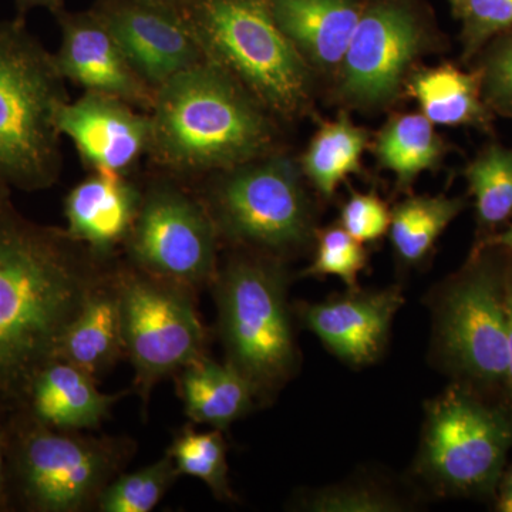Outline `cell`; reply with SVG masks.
Instances as JSON below:
<instances>
[{
  "instance_id": "obj_18",
  "label": "cell",
  "mask_w": 512,
  "mask_h": 512,
  "mask_svg": "<svg viewBox=\"0 0 512 512\" xmlns=\"http://www.w3.org/2000/svg\"><path fill=\"white\" fill-rule=\"evenodd\" d=\"M143 190L127 175L92 171L64 198L66 232L104 258L124 245L140 210Z\"/></svg>"
},
{
  "instance_id": "obj_29",
  "label": "cell",
  "mask_w": 512,
  "mask_h": 512,
  "mask_svg": "<svg viewBox=\"0 0 512 512\" xmlns=\"http://www.w3.org/2000/svg\"><path fill=\"white\" fill-rule=\"evenodd\" d=\"M367 254L363 244L342 227H328L319 232L318 251L303 276L323 278L338 276L349 288L355 289L357 276L365 269Z\"/></svg>"
},
{
  "instance_id": "obj_17",
  "label": "cell",
  "mask_w": 512,
  "mask_h": 512,
  "mask_svg": "<svg viewBox=\"0 0 512 512\" xmlns=\"http://www.w3.org/2000/svg\"><path fill=\"white\" fill-rule=\"evenodd\" d=\"M399 288L356 292L305 306L302 318L323 345L350 365L375 362L386 345L394 315L403 305Z\"/></svg>"
},
{
  "instance_id": "obj_4",
  "label": "cell",
  "mask_w": 512,
  "mask_h": 512,
  "mask_svg": "<svg viewBox=\"0 0 512 512\" xmlns=\"http://www.w3.org/2000/svg\"><path fill=\"white\" fill-rule=\"evenodd\" d=\"M183 13L204 56L269 113L296 119L308 111L311 66L279 28L269 0H190Z\"/></svg>"
},
{
  "instance_id": "obj_1",
  "label": "cell",
  "mask_w": 512,
  "mask_h": 512,
  "mask_svg": "<svg viewBox=\"0 0 512 512\" xmlns=\"http://www.w3.org/2000/svg\"><path fill=\"white\" fill-rule=\"evenodd\" d=\"M67 234L0 204V397L55 355L93 289L113 268Z\"/></svg>"
},
{
  "instance_id": "obj_19",
  "label": "cell",
  "mask_w": 512,
  "mask_h": 512,
  "mask_svg": "<svg viewBox=\"0 0 512 512\" xmlns=\"http://www.w3.org/2000/svg\"><path fill=\"white\" fill-rule=\"evenodd\" d=\"M279 28L309 66L339 69L363 8L356 0H269Z\"/></svg>"
},
{
  "instance_id": "obj_5",
  "label": "cell",
  "mask_w": 512,
  "mask_h": 512,
  "mask_svg": "<svg viewBox=\"0 0 512 512\" xmlns=\"http://www.w3.org/2000/svg\"><path fill=\"white\" fill-rule=\"evenodd\" d=\"M8 434L12 504L30 512L96 510L136 451L126 437L50 429L9 404Z\"/></svg>"
},
{
  "instance_id": "obj_38",
  "label": "cell",
  "mask_w": 512,
  "mask_h": 512,
  "mask_svg": "<svg viewBox=\"0 0 512 512\" xmlns=\"http://www.w3.org/2000/svg\"><path fill=\"white\" fill-rule=\"evenodd\" d=\"M150 2L163 3V5L174 6V8L183 10L190 0H150Z\"/></svg>"
},
{
  "instance_id": "obj_39",
  "label": "cell",
  "mask_w": 512,
  "mask_h": 512,
  "mask_svg": "<svg viewBox=\"0 0 512 512\" xmlns=\"http://www.w3.org/2000/svg\"><path fill=\"white\" fill-rule=\"evenodd\" d=\"M501 493H507L512 495V468L508 471L503 481V487H501Z\"/></svg>"
},
{
  "instance_id": "obj_16",
  "label": "cell",
  "mask_w": 512,
  "mask_h": 512,
  "mask_svg": "<svg viewBox=\"0 0 512 512\" xmlns=\"http://www.w3.org/2000/svg\"><path fill=\"white\" fill-rule=\"evenodd\" d=\"M127 393L100 392L92 377L52 357L37 366L5 402L50 429L84 431L99 429Z\"/></svg>"
},
{
  "instance_id": "obj_27",
  "label": "cell",
  "mask_w": 512,
  "mask_h": 512,
  "mask_svg": "<svg viewBox=\"0 0 512 512\" xmlns=\"http://www.w3.org/2000/svg\"><path fill=\"white\" fill-rule=\"evenodd\" d=\"M180 476L198 478L220 500L232 498L228 484L227 446L220 429L197 431L185 427L168 448Z\"/></svg>"
},
{
  "instance_id": "obj_26",
  "label": "cell",
  "mask_w": 512,
  "mask_h": 512,
  "mask_svg": "<svg viewBox=\"0 0 512 512\" xmlns=\"http://www.w3.org/2000/svg\"><path fill=\"white\" fill-rule=\"evenodd\" d=\"M466 180L481 227L495 228L512 217V148L491 144L467 165Z\"/></svg>"
},
{
  "instance_id": "obj_9",
  "label": "cell",
  "mask_w": 512,
  "mask_h": 512,
  "mask_svg": "<svg viewBox=\"0 0 512 512\" xmlns=\"http://www.w3.org/2000/svg\"><path fill=\"white\" fill-rule=\"evenodd\" d=\"M512 447V421L454 387L427 412L419 470L454 494H481L500 481Z\"/></svg>"
},
{
  "instance_id": "obj_22",
  "label": "cell",
  "mask_w": 512,
  "mask_h": 512,
  "mask_svg": "<svg viewBox=\"0 0 512 512\" xmlns=\"http://www.w3.org/2000/svg\"><path fill=\"white\" fill-rule=\"evenodd\" d=\"M409 89L421 114L434 126L487 127L490 123L491 110L478 72H463L453 64L424 67L409 77Z\"/></svg>"
},
{
  "instance_id": "obj_36",
  "label": "cell",
  "mask_w": 512,
  "mask_h": 512,
  "mask_svg": "<svg viewBox=\"0 0 512 512\" xmlns=\"http://www.w3.org/2000/svg\"><path fill=\"white\" fill-rule=\"evenodd\" d=\"M18 5L20 12L33 8H46L50 12L56 13L57 10L63 9L64 0H13Z\"/></svg>"
},
{
  "instance_id": "obj_7",
  "label": "cell",
  "mask_w": 512,
  "mask_h": 512,
  "mask_svg": "<svg viewBox=\"0 0 512 512\" xmlns=\"http://www.w3.org/2000/svg\"><path fill=\"white\" fill-rule=\"evenodd\" d=\"M215 174L202 202L220 237L275 258L311 241V204L292 158L266 154Z\"/></svg>"
},
{
  "instance_id": "obj_8",
  "label": "cell",
  "mask_w": 512,
  "mask_h": 512,
  "mask_svg": "<svg viewBox=\"0 0 512 512\" xmlns=\"http://www.w3.org/2000/svg\"><path fill=\"white\" fill-rule=\"evenodd\" d=\"M124 352L134 367V387L143 406L165 377L205 355L207 333L194 291L147 274L131 264L116 265Z\"/></svg>"
},
{
  "instance_id": "obj_10",
  "label": "cell",
  "mask_w": 512,
  "mask_h": 512,
  "mask_svg": "<svg viewBox=\"0 0 512 512\" xmlns=\"http://www.w3.org/2000/svg\"><path fill=\"white\" fill-rule=\"evenodd\" d=\"M218 238L200 198L171 180H157L143 190L124 248L128 264L195 292L214 284Z\"/></svg>"
},
{
  "instance_id": "obj_20",
  "label": "cell",
  "mask_w": 512,
  "mask_h": 512,
  "mask_svg": "<svg viewBox=\"0 0 512 512\" xmlns=\"http://www.w3.org/2000/svg\"><path fill=\"white\" fill-rule=\"evenodd\" d=\"M116 265L90 293L53 355L76 366L97 383L126 355Z\"/></svg>"
},
{
  "instance_id": "obj_33",
  "label": "cell",
  "mask_w": 512,
  "mask_h": 512,
  "mask_svg": "<svg viewBox=\"0 0 512 512\" xmlns=\"http://www.w3.org/2000/svg\"><path fill=\"white\" fill-rule=\"evenodd\" d=\"M308 510L319 512H386L397 511L399 503L389 495L369 488H338L315 495Z\"/></svg>"
},
{
  "instance_id": "obj_31",
  "label": "cell",
  "mask_w": 512,
  "mask_h": 512,
  "mask_svg": "<svg viewBox=\"0 0 512 512\" xmlns=\"http://www.w3.org/2000/svg\"><path fill=\"white\" fill-rule=\"evenodd\" d=\"M478 73L488 109L512 119V28L488 47Z\"/></svg>"
},
{
  "instance_id": "obj_37",
  "label": "cell",
  "mask_w": 512,
  "mask_h": 512,
  "mask_svg": "<svg viewBox=\"0 0 512 512\" xmlns=\"http://www.w3.org/2000/svg\"><path fill=\"white\" fill-rule=\"evenodd\" d=\"M488 244L498 245V247L508 248L512 251V224L510 228L505 229L503 234L497 235Z\"/></svg>"
},
{
  "instance_id": "obj_6",
  "label": "cell",
  "mask_w": 512,
  "mask_h": 512,
  "mask_svg": "<svg viewBox=\"0 0 512 512\" xmlns=\"http://www.w3.org/2000/svg\"><path fill=\"white\" fill-rule=\"evenodd\" d=\"M214 284L227 362L247 377L258 397L275 392L296 365L281 262L244 252L218 269Z\"/></svg>"
},
{
  "instance_id": "obj_23",
  "label": "cell",
  "mask_w": 512,
  "mask_h": 512,
  "mask_svg": "<svg viewBox=\"0 0 512 512\" xmlns=\"http://www.w3.org/2000/svg\"><path fill=\"white\" fill-rule=\"evenodd\" d=\"M377 163L396 177L397 188L412 187L420 174L437 170L446 156V143L421 113L396 114L375 140Z\"/></svg>"
},
{
  "instance_id": "obj_21",
  "label": "cell",
  "mask_w": 512,
  "mask_h": 512,
  "mask_svg": "<svg viewBox=\"0 0 512 512\" xmlns=\"http://www.w3.org/2000/svg\"><path fill=\"white\" fill-rule=\"evenodd\" d=\"M184 412L195 424L227 429L247 414L256 394L251 382L231 363L197 357L175 373Z\"/></svg>"
},
{
  "instance_id": "obj_13",
  "label": "cell",
  "mask_w": 512,
  "mask_h": 512,
  "mask_svg": "<svg viewBox=\"0 0 512 512\" xmlns=\"http://www.w3.org/2000/svg\"><path fill=\"white\" fill-rule=\"evenodd\" d=\"M93 10L154 92L205 59L181 9L150 0H99Z\"/></svg>"
},
{
  "instance_id": "obj_28",
  "label": "cell",
  "mask_w": 512,
  "mask_h": 512,
  "mask_svg": "<svg viewBox=\"0 0 512 512\" xmlns=\"http://www.w3.org/2000/svg\"><path fill=\"white\" fill-rule=\"evenodd\" d=\"M180 477L174 460L165 453L160 460L134 473L114 478L97 501L99 512H150Z\"/></svg>"
},
{
  "instance_id": "obj_34",
  "label": "cell",
  "mask_w": 512,
  "mask_h": 512,
  "mask_svg": "<svg viewBox=\"0 0 512 512\" xmlns=\"http://www.w3.org/2000/svg\"><path fill=\"white\" fill-rule=\"evenodd\" d=\"M8 404L0 397V511H8L12 504L9 485Z\"/></svg>"
},
{
  "instance_id": "obj_3",
  "label": "cell",
  "mask_w": 512,
  "mask_h": 512,
  "mask_svg": "<svg viewBox=\"0 0 512 512\" xmlns=\"http://www.w3.org/2000/svg\"><path fill=\"white\" fill-rule=\"evenodd\" d=\"M53 53L25 20H0V181L10 190L42 191L62 173L56 114L67 97Z\"/></svg>"
},
{
  "instance_id": "obj_12",
  "label": "cell",
  "mask_w": 512,
  "mask_h": 512,
  "mask_svg": "<svg viewBox=\"0 0 512 512\" xmlns=\"http://www.w3.org/2000/svg\"><path fill=\"white\" fill-rule=\"evenodd\" d=\"M444 355L460 372L485 383L505 380L507 312L503 279L477 266L453 286L440 315Z\"/></svg>"
},
{
  "instance_id": "obj_30",
  "label": "cell",
  "mask_w": 512,
  "mask_h": 512,
  "mask_svg": "<svg viewBox=\"0 0 512 512\" xmlns=\"http://www.w3.org/2000/svg\"><path fill=\"white\" fill-rule=\"evenodd\" d=\"M457 16L463 22L461 42L468 59L512 28V0H464Z\"/></svg>"
},
{
  "instance_id": "obj_35",
  "label": "cell",
  "mask_w": 512,
  "mask_h": 512,
  "mask_svg": "<svg viewBox=\"0 0 512 512\" xmlns=\"http://www.w3.org/2000/svg\"><path fill=\"white\" fill-rule=\"evenodd\" d=\"M505 312H507V346H508V366L505 382H507L508 392H510L512 403V268L507 272L503 279Z\"/></svg>"
},
{
  "instance_id": "obj_11",
  "label": "cell",
  "mask_w": 512,
  "mask_h": 512,
  "mask_svg": "<svg viewBox=\"0 0 512 512\" xmlns=\"http://www.w3.org/2000/svg\"><path fill=\"white\" fill-rule=\"evenodd\" d=\"M426 43L423 26L406 6L379 2L363 9L338 69L339 96L356 109L387 106Z\"/></svg>"
},
{
  "instance_id": "obj_24",
  "label": "cell",
  "mask_w": 512,
  "mask_h": 512,
  "mask_svg": "<svg viewBox=\"0 0 512 512\" xmlns=\"http://www.w3.org/2000/svg\"><path fill=\"white\" fill-rule=\"evenodd\" d=\"M369 146V133L346 114L319 128L301 160L302 174L316 191L332 198L349 175L362 171V157Z\"/></svg>"
},
{
  "instance_id": "obj_41",
  "label": "cell",
  "mask_w": 512,
  "mask_h": 512,
  "mask_svg": "<svg viewBox=\"0 0 512 512\" xmlns=\"http://www.w3.org/2000/svg\"><path fill=\"white\" fill-rule=\"evenodd\" d=\"M448 2H450V5L453 6L454 13L457 15V12L460 10L461 5H463L464 0H448Z\"/></svg>"
},
{
  "instance_id": "obj_14",
  "label": "cell",
  "mask_w": 512,
  "mask_h": 512,
  "mask_svg": "<svg viewBox=\"0 0 512 512\" xmlns=\"http://www.w3.org/2000/svg\"><path fill=\"white\" fill-rule=\"evenodd\" d=\"M53 15L62 36L53 55L60 76L84 92L116 97L148 113L156 92L134 72L100 16L93 9L67 12L64 8Z\"/></svg>"
},
{
  "instance_id": "obj_2",
  "label": "cell",
  "mask_w": 512,
  "mask_h": 512,
  "mask_svg": "<svg viewBox=\"0 0 512 512\" xmlns=\"http://www.w3.org/2000/svg\"><path fill=\"white\" fill-rule=\"evenodd\" d=\"M148 156L175 175L220 173L272 153L269 111L205 57L158 87Z\"/></svg>"
},
{
  "instance_id": "obj_25",
  "label": "cell",
  "mask_w": 512,
  "mask_h": 512,
  "mask_svg": "<svg viewBox=\"0 0 512 512\" xmlns=\"http://www.w3.org/2000/svg\"><path fill=\"white\" fill-rule=\"evenodd\" d=\"M463 208V200L446 195H420L396 205L389 232L400 261L409 265L423 261Z\"/></svg>"
},
{
  "instance_id": "obj_15",
  "label": "cell",
  "mask_w": 512,
  "mask_h": 512,
  "mask_svg": "<svg viewBox=\"0 0 512 512\" xmlns=\"http://www.w3.org/2000/svg\"><path fill=\"white\" fill-rule=\"evenodd\" d=\"M56 127L92 171L127 175L150 147V114L103 94L84 92L67 100L57 111Z\"/></svg>"
},
{
  "instance_id": "obj_32",
  "label": "cell",
  "mask_w": 512,
  "mask_h": 512,
  "mask_svg": "<svg viewBox=\"0 0 512 512\" xmlns=\"http://www.w3.org/2000/svg\"><path fill=\"white\" fill-rule=\"evenodd\" d=\"M392 211L376 194L352 192L340 212V227L360 244L379 241L389 232Z\"/></svg>"
},
{
  "instance_id": "obj_40",
  "label": "cell",
  "mask_w": 512,
  "mask_h": 512,
  "mask_svg": "<svg viewBox=\"0 0 512 512\" xmlns=\"http://www.w3.org/2000/svg\"><path fill=\"white\" fill-rule=\"evenodd\" d=\"M6 201H10V188L0 181V204Z\"/></svg>"
}]
</instances>
